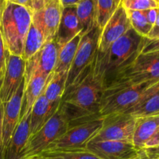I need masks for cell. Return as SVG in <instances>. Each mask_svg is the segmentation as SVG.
Returning <instances> with one entry per match:
<instances>
[{"instance_id":"ffe728a7","label":"cell","mask_w":159,"mask_h":159,"mask_svg":"<svg viewBox=\"0 0 159 159\" xmlns=\"http://www.w3.org/2000/svg\"><path fill=\"white\" fill-rule=\"evenodd\" d=\"M159 130V113L136 118L134 145L138 149H143L146 143Z\"/></svg>"},{"instance_id":"83f0119b","label":"cell","mask_w":159,"mask_h":159,"mask_svg":"<svg viewBox=\"0 0 159 159\" xmlns=\"http://www.w3.org/2000/svg\"><path fill=\"white\" fill-rule=\"evenodd\" d=\"M127 14L132 29L140 36L147 38L152 26L148 20L146 11H127Z\"/></svg>"},{"instance_id":"f546056e","label":"cell","mask_w":159,"mask_h":159,"mask_svg":"<svg viewBox=\"0 0 159 159\" xmlns=\"http://www.w3.org/2000/svg\"><path fill=\"white\" fill-rule=\"evenodd\" d=\"M141 54L159 56V38L155 40L145 38Z\"/></svg>"},{"instance_id":"ba28073f","label":"cell","mask_w":159,"mask_h":159,"mask_svg":"<svg viewBox=\"0 0 159 159\" xmlns=\"http://www.w3.org/2000/svg\"><path fill=\"white\" fill-rule=\"evenodd\" d=\"M103 121L104 118H98L69 127L46 150L86 148L88 143L102 128Z\"/></svg>"},{"instance_id":"60d3db41","label":"cell","mask_w":159,"mask_h":159,"mask_svg":"<svg viewBox=\"0 0 159 159\" xmlns=\"http://www.w3.org/2000/svg\"><path fill=\"white\" fill-rule=\"evenodd\" d=\"M0 159H1V158H0Z\"/></svg>"},{"instance_id":"2e32d148","label":"cell","mask_w":159,"mask_h":159,"mask_svg":"<svg viewBox=\"0 0 159 159\" xmlns=\"http://www.w3.org/2000/svg\"><path fill=\"white\" fill-rule=\"evenodd\" d=\"M29 115L20 120L9 142L0 155L1 159H21L22 152L30 137Z\"/></svg>"},{"instance_id":"44dd1931","label":"cell","mask_w":159,"mask_h":159,"mask_svg":"<svg viewBox=\"0 0 159 159\" xmlns=\"http://www.w3.org/2000/svg\"><path fill=\"white\" fill-rule=\"evenodd\" d=\"M159 113V82L152 85L135 106L121 114L138 118Z\"/></svg>"},{"instance_id":"d4e9b609","label":"cell","mask_w":159,"mask_h":159,"mask_svg":"<svg viewBox=\"0 0 159 159\" xmlns=\"http://www.w3.org/2000/svg\"><path fill=\"white\" fill-rule=\"evenodd\" d=\"M82 37V34H79L75 38L68 42L66 44L59 48L57 63L54 70V73L69 71Z\"/></svg>"},{"instance_id":"7a4b0ae2","label":"cell","mask_w":159,"mask_h":159,"mask_svg":"<svg viewBox=\"0 0 159 159\" xmlns=\"http://www.w3.org/2000/svg\"><path fill=\"white\" fill-rule=\"evenodd\" d=\"M145 38L130 28L104 53H97L94 71L102 78L104 85L117 72L131 64L141 54Z\"/></svg>"},{"instance_id":"5bb4252c","label":"cell","mask_w":159,"mask_h":159,"mask_svg":"<svg viewBox=\"0 0 159 159\" xmlns=\"http://www.w3.org/2000/svg\"><path fill=\"white\" fill-rule=\"evenodd\" d=\"M24 81L16 92L14 96L4 104L2 121V142L0 148V155L12 137L20 121L23 97L24 94Z\"/></svg>"},{"instance_id":"30bf717a","label":"cell","mask_w":159,"mask_h":159,"mask_svg":"<svg viewBox=\"0 0 159 159\" xmlns=\"http://www.w3.org/2000/svg\"><path fill=\"white\" fill-rule=\"evenodd\" d=\"M59 46L55 40L46 42L41 49L35 54L26 61L24 74L25 85L29 82L31 78L37 71L43 75L49 77L55 68L58 55Z\"/></svg>"},{"instance_id":"7c38bea8","label":"cell","mask_w":159,"mask_h":159,"mask_svg":"<svg viewBox=\"0 0 159 159\" xmlns=\"http://www.w3.org/2000/svg\"><path fill=\"white\" fill-rule=\"evenodd\" d=\"M62 10L60 0H46L41 9L32 13V23L42 33L47 42L55 38Z\"/></svg>"},{"instance_id":"277c9868","label":"cell","mask_w":159,"mask_h":159,"mask_svg":"<svg viewBox=\"0 0 159 159\" xmlns=\"http://www.w3.org/2000/svg\"><path fill=\"white\" fill-rule=\"evenodd\" d=\"M159 81L119 88L106 89L99 107V116L105 118L112 115L121 114L136 105L146 92Z\"/></svg>"},{"instance_id":"d6a6232c","label":"cell","mask_w":159,"mask_h":159,"mask_svg":"<svg viewBox=\"0 0 159 159\" xmlns=\"http://www.w3.org/2000/svg\"><path fill=\"white\" fill-rule=\"evenodd\" d=\"M159 146V130L157 131V133L146 143L143 149H148V148H155Z\"/></svg>"},{"instance_id":"ab89813d","label":"cell","mask_w":159,"mask_h":159,"mask_svg":"<svg viewBox=\"0 0 159 159\" xmlns=\"http://www.w3.org/2000/svg\"><path fill=\"white\" fill-rule=\"evenodd\" d=\"M2 76H3V73L2 72H0V89H1L2 82Z\"/></svg>"},{"instance_id":"3957f363","label":"cell","mask_w":159,"mask_h":159,"mask_svg":"<svg viewBox=\"0 0 159 159\" xmlns=\"http://www.w3.org/2000/svg\"><path fill=\"white\" fill-rule=\"evenodd\" d=\"M31 23L32 14L27 8L12 0H6L0 20V31L6 49L11 54L22 57Z\"/></svg>"},{"instance_id":"603a6c76","label":"cell","mask_w":159,"mask_h":159,"mask_svg":"<svg viewBox=\"0 0 159 159\" xmlns=\"http://www.w3.org/2000/svg\"><path fill=\"white\" fill-rule=\"evenodd\" d=\"M29 159H99L86 148L51 149Z\"/></svg>"},{"instance_id":"d590c367","label":"cell","mask_w":159,"mask_h":159,"mask_svg":"<svg viewBox=\"0 0 159 159\" xmlns=\"http://www.w3.org/2000/svg\"><path fill=\"white\" fill-rule=\"evenodd\" d=\"M61 4L63 9L65 8H72L76 7V6L79 3V0H73V1H65V0H60Z\"/></svg>"},{"instance_id":"74e56055","label":"cell","mask_w":159,"mask_h":159,"mask_svg":"<svg viewBox=\"0 0 159 159\" xmlns=\"http://www.w3.org/2000/svg\"><path fill=\"white\" fill-rule=\"evenodd\" d=\"M145 152L148 154L150 156L154 157V158H159V146L155 148H148L144 149Z\"/></svg>"},{"instance_id":"8d00e7d4","label":"cell","mask_w":159,"mask_h":159,"mask_svg":"<svg viewBox=\"0 0 159 159\" xmlns=\"http://www.w3.org/2000/svg\"><path fill=\"white\" fill-rule=\"evenodd\" d=\"M131 159H159V158H154V157L150 156V155H149L148 154L145 152V150H144V149H141V152H140V153L138 154V155H137L136 157H134V158H133Z\"/></svg>"},{"instance_id":"6da1fadb","label":"cell","mask_w":159,"mask_h":159,"mask_svg":"<svg viewBox=\"0 0 159 159\" xmlns=\"http://www.w3.org/2000/svg\"><path fill=\"white\" fill-rule=\"evenodd\" d=\"M94 61L66 89L62 97L60 107L68 120V128L101 118L99 112L105 85L102 78L95 72Z\"/></svg>"},{"instance_id":"7402d4cb","label":"cell","mask_w":159,"mask_h":159,"mask_svg":"<svg viewBox=\"0 0 159 159\" xmlns=\"http://www.w3.org/2000/svg\"><path fill=\"white\" fill-rule=\"evenodd\" d=\"M68 73V71L53 72L50 75L43 94L51 103L58 104L61 102L66 90Z\"/></svg>"},{"instance_id":"836d02e7","label":"cell","mask_w":159,"mask_h":159,"mask_svg":"<svg viewBox=\"0 0 159 159\" xmlns=\"http://www.w3.org/2000/svg\"><path fill=\"white\" fill-rule=\"evenodd\" d=\"M159 9H152L146 10V15H147V18L148 22L152 26H153L154 23H155V20L157 19V16H158Z\"/></svg>"},{"instance_id":"9a60e30c","label":"cell","mask_w":159,"mask_h":159,"mask_svg":"<svg viewBox=\"0 0 159 159\" xmlns=\"http://www.w3.org/2000/svg\"><path fill=\"white\" fill-rule=\"evenodd\" d=\"M86 149L99 159H131L138 155L141 150L133 143L124 141L89 142Z\"/></svg>"},{"instance_id":"d6986e66","label":"cell","mask_w":159,"mask_h":159,"mask_svg":"<svg viewBox=\"0 0 159 159\" xmlns=\"http://www.w3.org/2000/svg\"><path fill=\"white\" fill-rule=\"evenodd\" d=\"M49 77L37 71L29 82L25 85L20 120L30 114L34 104L43 93Z\"/></svg>"},{"instance_id":"5b68a950","label":"cell","mask_w":159,"mask_h":159,"mask_svg":"<svg viewBox=\"0 0 159 159\" xmlns=\"http://www.w3.org/2000/svg\"><path fill=\"white\" fill-rule=\"evenodd\" d=\"M153 81H159V56L140 54L131 64L107 82L105 89Z\"/></svg>"},{"instance_id":"8992f818","label":"cell","mask_w":159,"mask_h":159,"mask_svg":"<svg viewBox=\"0 0 159 159\" xmlns=\"http://www.w3.org/2000/svg\"><path fill=\"white\" fill-rule=\"evenodd\" d=\"M68 129V120L61 109L43 125L38 132L30 137L21 155V159H29L46 150L50 144L64 134Z\"/></svg>"},{"instance_id":"f35d334b","label":"cell","mask_w":159,"mask_h":159,"mask_svg":"<svg viewBox=\"0 0 159 159\" xmlns=\"http://www.w3.org/2000/svg\"><path fill=\"white\" fill-rule=\"evenodd\" d=\"M6 0H2V1L0 0V20H1L2 18V12H3V10H4L5 5H6Z\"/></svg>"},{"instance_id":"1f68e13d","label":"cell","mask_w":159,"mask_h":159,"mask_svg":"<svg viewBox=\"0 0 159 159\" xmlns=\"http://www.w3.org/2000/svg\"><path fill=\"white\" fill-rule=\"evenodd\" d=\"M158 38H159V9L155 23L152 26V30H151L150 33L147 37V39H148V40H155V39Z\"/></svg>"},{"instance_id":"8fae6325","label":"cell","mask_w":159,"mask_h":159,"mask_svg":"<svg viewBox=\"0 0 159 159\" xmlns=\"http://www.w3.org/2000/svg\"><path fill=\"white\" fill-rule=\"evenodd\" d=\"M25 65L26 61L23 57L12 55L6 51V67L0 89V99L3 103L7 102L14 96L24 81Z\"/></svg>"},{"instance_id":"4fadbf2b","label":"cell","mask_w":159,"mask_h":159,"mask_svg":"<svg viewBox=\"0 0 159 159\" xmlns=\"http://www.w3.org/2000/svg\"><path fill=\"white\" fill-rule=\"evenodd\" d=\"M131 28L127 11L120 3L108 23L101 30L98 52L104 53L116 40Z\"/></svg>"},{"instance_id":"9c48e42d","label":"cell","mask_w":159,"mask_h":159,"mask_svg":"<svg viewBox=\"0 0 159 159\" xmlns=\"http://www.w3.org/2000/svg\"><path fill=\"white\" fill-rule=\"evenodd\" d=\"M136 118L127 114L112 115L104 118L102 128L89 142L124 141L133 143Z\"/></svg>"},{"instance_id":"e0dca14e","label":"cell","mask_w":159,"mask_h":159,"mask_svg":"<svg viewBox=\"0 0 159 159\" xmlns=\"http://www.w3.org/2000/svg\"><path fill=\"white\" fill-rule=\"evenodd\" d=\"M60 104H52L42 94L33 106L29 115L30 137L38 132L58 110Z\"/></svg>"},{"instance_id":"4316f807","label":"cell","mask_w":159,"mask_h":159,"mask_svg":"<svg viewBox=\"0 0 159 159\" xmlns=\"http://www.w3.org/2000/svg\"><path fill=\"white\" fill-rule=\"evenodd\" d=\"M120 3L121 0H96V25L100 30L111 19Z\"/></svg>"},{"instance_id":"484cf974","label":"cell","mask_w":159,"mask_h":159,"mask_svg":"<svg viewBox=\"0 0 159 159\" xmlns=\"http://www.w3.org/2000/svg\"><path fill=\"white\" fill-rule=\"evenodd\" d=\"M46 42L42 33L33 23H31L23 45V54H22V57L23 60L27 61L28 59L35 55L41 49Z\"/></svg>"},{"instance_id":"ac0fdd59","label":"cell","mask_w":159,"mask_h":159,"mask_svg":"<svg viewBox=\"0 0 159 159\" xmlns=\"http://www.w3.org/2000/svg\"><path fill=\"white\" fill-rule=\"evenodd\" d=\"M79 34H82V30L76 14V7L63 9L60 24L54 38L57 44L61 48Z\"/></svg>"},{"instance_id":"4dcf8cb0","label":"cell","mask_w":159,"mask_h":159,"mask_svg":"<svg viewBox=\"0 0 159 159\" xmlns=\"http://www.w3.org/2000/svg\"><path fill=\"white\" fill-rule=\"evenodd\" d=\"M6 45L0 31V72H4L5 67H6Z\"/></svg>"},{"instance_id":"cb8c5ba5","label":"cell","mask_w":159,"mask_h":159,"mask_svg":"<svg viewBox=\"0 0 159 159\" xmlns=\"http://www.w3.org/2000/svg\"><path fill=\"white\" fill-rule=\"evenodd\" d=\"M76 14L82 30V35L96 26V0H79Z\"/></svg>"},{"instance_id":"52a82bcc","label":"cell","mask_w":159,"mask_h":159,"mask_svg":"<svg viewBox=\"0 0 159 159\" xmlns=\"http://www.w3.org/2000/svg\"><path fill=\"white\" fill-rule=\"evenodd\" d=\"M100 34L101 30L96 26L82 37L68 71L66 89L71 86L93 62L98 53Z\"/></svg>"},{"instance_id":"f1b7e54d","label":"cell","mask_w":159,"mask_h":159,"mask_svg":"<svg viewBox=\"0 0 159 159\" xmlns=\"http://www.w3.org/2000/svg\"><path fill=\"white\" fill-rule=\"evenodd\" d=\"M121 4L127 11L159 9V0H121Z\"/></svg>"},{"instance_id":"e575fe53","label":"cell","mask_w":159,"mask_h":159,"mask_svg":"<svg viewBox=\"0 0 159 159\" xmlns=\"http://www.w3.org/2000/svg\"><path fill=\"white\" fill-rule=\"evenodd\" d=\"M3 111H4V104L0 99V148L2 142V121H3Z\"/></svg>"}]
</instances>
